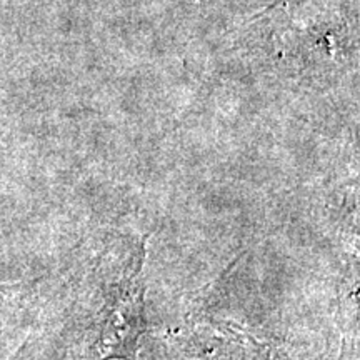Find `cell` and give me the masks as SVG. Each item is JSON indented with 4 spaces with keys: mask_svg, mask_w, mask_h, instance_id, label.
<instances>
[{
    "mask_svg": "<svg viewBox=\"0 0 360 360\" xmlns=\"http://www.w3.org/2000/svg\"><path fill=\"white\" fill-rule=\"evenodd\" d=\"M147 237L137 245L129 269L102 285L90 321L85 360H137L141 337L148 330L146 310Z\"/></svg>",
    "mask_w": 360,
    "mask_h": 360,
    "instance_id": "6da1fadb",
    "label": "cell"
}]
</instances>
